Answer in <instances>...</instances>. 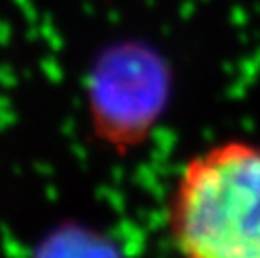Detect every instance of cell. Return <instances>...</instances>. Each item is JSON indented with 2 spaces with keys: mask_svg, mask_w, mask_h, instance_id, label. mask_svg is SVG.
<instances>
[{
  "mask_svg": "<svg viewBox=\"0 0 260 258\" xmlns=\"http://www.w3.org/2000/svg\"><path fill=\"white\" fill-rule=\"evenodd\" d=\"M167 225L179 258H260V146L225 140L191 156Z\"/></svg>",
  "mask_w": 260,
  "mask_h": 258,
  "instance_id": "1",
  "label": "cell"
}]
</instances>
